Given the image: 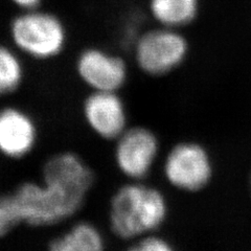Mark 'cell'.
I'll list each match as a JSON object with an SVG mask.
<instances>
[{
    "label": "cell",
    "instance_id": "1",
    "mask_svg": "<svg viewBox=\"0 0 251 251\" xmlns=\"http://www.w3.org/2000/svg\"><path fill=\"white\" fill-rule=\"evenodd\" d=\"M93 170L70 151L51 155L42 168L39 181H25L9 194L21 224L51 227L64 223L83 208L94 184Z\"/></svg>",
    "mask_w": 251,
    "mask_h": 251
},
{
    "label": "cell",
    "instance_id": "2",
    "mask_svg": "<svg viewBox=\"0 0 251 251\" xmlns=\"http://www.w3.org/2000/svg\"><path fill=\"white\" fill-rule=\"evenodd\" d=\"M166 216L167 204L163 196L155 188L139 183L120 187L109 203L110 230L126 241L156 229Z\"/></svg>",
    "mask_w": 251,
    "mask_h": 251
},
{
    "label": "cell",
    "instance_id": "3",
    "mask_svg": "<svg viewBox=\"0 0 251 251\" xmlns=\"http://www.w3.org/2000/svg\"><path fill=\"white\" fill-rule=\"evenodd\" d=\"M13 46L22 56L36 61L59 57L67 42L66 28L50 13L38 9L26 10L16 17L10 27Z\"/></svg>",
    "mask_w": 251,
    "mask_h": 251
},
{
    "label": "cell",
    "instance_id": "4",
    "mask_svg": "<svg viewBox=\"0 0 251 251\" xmlns=\"http://www.w3.org/2000/svg\"><path fill=\"white\" fill-rule=\"evenodd\" d=\"M187 51L185 39L170 27L154 29L141 36L135 44V60L145 73L163 75L178 66Z\"/></svg>",
    "mask_w": 251,
    "mask_h": 251
},
{
    "label": "cell",
    "instance_id": "5",
    "mask_svg": "<svg viewBox=\"0 0 251 251\" xmlns=\"http://www.w3.org/2000/svg\"><path fill=\"white\" fill-rule=\"evenodd\" d=\"M75 74L89 91L119 92L128 77L123 58L98 47L83 50L75 59Z\"/></svg>",
    "mask_w": 251,
    "mask_h": 251
},
{
    "label": "cell",
    "instance_id": "6",
    "mask_svg": "<svg viewBox=\"0 0 251 251\" xmlns=\"http://www.w3.org/2000/svg\"><path fill=\"white\" fill-rule=\"evenodd\" d=\"M87 128L104 140H115L127 130V111L117 92L89 91L82 103Z\"/></svg>",
    "mask_w": 251,
    "mask_h": 251
},
{
    "label": "cell",
    "instance_id": "7",
    "mask_svg": "<svg viewBox=\"0 0 251 251\" xmlns=\"http://www.w3.org/2000/svg\"><path fill=\"white\" fill-rule=\"evenodd\" d=\"M38 140V125L26 110L15 105L0 108V155L25 159L35 151Z\"/></svg>",
    "mask_w": 251,
    "mask_h": 251
},
{
    "label": "cell",
    "instance_id": "8",
    "mask_svg": "<svg viewBox=\"0 0 251 251\" xmlns=\"http://www.w3.org/2000/svg\"><path fill=\"white\" fill-rule=\"evenodd\" d=\"M115 141L114 160L117 169L130 179L146 177L158 151V143L153 133L143 127L127 128Z\"/></svg>",
    "mask_w": 251,
    "mask_h": 251
},
{
    "label": "cell",
    "instance_id": "9",
    "mask_svg": "<svg viewBox=\"0 0 251 251\" xmlns=\"http://www.w3.org/2000/svg\"><path fill=\"white\" fill-rule=\"evenodd\" d=\"M164 172L169 181L185 191H198L205 186L211 176L209 157L196 144H181L169 154Z\"/></svg>",
    "mask_w": 251,
    "mask_h": 251
},
{
    "label": "cell",
    "instance_id": "10",
    "mask_svg": "<svg viewBox=\"0 0 251 251\" xmlns=\"http://www.w3.org/2000/svg\"><path fill=\"white\" fill-rule=\"evenodd\" d=\"M106 240L99 227L89 221H76L49 242L51 251H100Z\"/></svg>",
    "mask_w": 251,
    "mask_h": 251
},
{
    "label": "cell",
    "instance_id": "11",
    "mask_svg": "<svg viewBox=\"0 0 251 251\" xmlns=\"http://www.w3.org/2000/svg\"><path fill=\"white\" fill-rule=\"evenodd\" d=\"M199 0H150L153 17L166 27L182 26L197 16Z\"/></svg>",
    "mask_w": 251,
    "mask_h": 251
},
{
    "label": "cell",
    "instance_id": "12",
    "mask_svg": "<svg viewBox=\"0 0 251 251\" xmlns=\"http://www.w3.org/2000/svg\"><path fill=\"white\" fill-rule=\"evenodd\" d=\"M25 78L22 54L15 47L0 43V98L17 92Z\"/></svg>",
    "mask_w": 251,
    "mask_h": 251
},
{
    "label": "cell",
    "instance_id": "13",
    "mask_svg": "<svg viewBox=\"0 0 251 251\" xmlns=\"http://www.w3.org/2000/svg\"><path fill=\"white\" fill-rule=\"evenodd\" d=\"M20 223L15 214L9 194L0 196V239L4 238Z\"/></svg>",
    "mask_w": 251,
    "mask_h": 251
},
{
    "label": "cell",
    "instance_id": "14",
    "mask_svg": "<svg viewBox=\"0 0 251 251\" xmlns=\"http://www.w3.org/2000/svg\"><path fill=\"white\" fill-rule=\"evenodd\" d=\"M171 249V246L166 241L156 237L141 239L135 245L132 246V250L136 251H169Z\"/></svg>",
    "mask_w": 251,
    "mask_h": 251
},
{
    "label": "cell",
    "instance_id": "15",
    "mask_svg": "<svg viewBox=\"0 0 251 251\" xmlns=\"http://www.w3.org/2000/svg\"><path fill=\"white\" fill-rule=\"evenodd\" d=\"M12 1L16 5L21 7V9L26 11V10L38 9V6L41 3L42 0H12Z\"/></svg>",
    "mask_w": 251,
    "mask_h": 251
}]
</instances>
